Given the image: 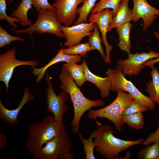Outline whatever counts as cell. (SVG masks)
<instances>
[{
    "label": "cell",
    "mask_w": 159,
    "mask_h": 159,
    "mask_svg": "<svg viewBox=\"0 0 159 159\" xmlns=\"http://www.w3.org/2000/svg\"><path fill=\"white\" fill-rule=\"evenodd\" d=\"M59 78L61 82V90L69 94L73 103L74 115L71 123L73 132L79 133L80 122L83 114L93 107L102 106L104 101L100 99L92 100L86 98L63 66Z\"/></svg>",
    "instance_id": "obj_1"
},
{
    "label": "cell",
    "mask_w": 159,
    "mask_h": 159,
    "mask_svg": "<svg viewBox=\"0 0 159 159\" xmlns=\"http://www.w3.org/2000/svg\"><path fill=\"white\" fill-rule=\"evenodd\" d=\"M65 131L64 123L57 122L53 115H47L42 121L33 123L29 126L26 142V149L33 155L49 140Z\"/></svg>",
    "instance_id": "obj_2"
},
{
    "label": "cell",
    "mask_w": 159,
    "mask_h": 159,
    "mask_svg": "<svg viewBox=\"0 0 159 159\" xmlns=\"http://www.w3.org/2000/svg\"><path fill=\"white\" fill-rule=\"evenodd\" d=\"M94 141L97 152L107 159H119V153L131 146L142 144L144 139L128 141L116 137L115 132L109 125L99 126L95 131Z\"/></svg>",
    "instance_id": "obj_3"
},
{
    "label": "cell",
    "mask_w": 159,
    "mask_h": 159,
    "mask_svg": "<svg viewBox=\"0 0 159 159\" xmlns=\"http://www.w3.org/2000/svg\"><path fill=\"white\" fill-rule=\"evenodd\" d=\"M115 100L110 104L103 108L96 110L90 109L88 111V116L90 119H94L100 126L101 124L96 118H106L112 122L116 130L120 132L124 125L122 116L125 109L135 100L129 93L121 90L117 92Z\"/></svg>",
    "instance_id": "obj_4"
},
{
    "label": "cell",
    "mask_w": 159,
    "mask_h": 159,
    "mask_svg": "<svg viewBox=\"0 0 159 159\" xmlns=\"http://www.w3.org/2000/svg\"><path fill=\"white\" fill-rule=\"evenodd\" d=\"M37 16L36 21L27 28L17 29L12 27L11 29L17 34H26L29 35L32 40L34 33L41 35L45 33L51 34L59 38H65L61 30V24L57 18L55 8L41 9L38 12Z\"/></svg>",
    "instance_id": "obj_5"
},
{
    "label": "cell",
    "mask_w": 159,
    "mask_h": 159,
    "mask_svg": "<svg viewBox=\"0 0 159 159\" xmlns=\"http://www.w3.org/2000/svg\"><path fill=\"white\" fill-rule=\"evenodd\" d=\"M72 145L71 137L65 132L47 142L44 146L33 155L34 159H73L70 150Z\"/></svg>",
    "instance_id": "obj_6"
},
{
    "label": "cell",
    "mask_w": 159,
    "mask_h": 159,
    "mask_svg": "<svg viewBox=\"0 0 159 159\" xmlns=\"http://www.w3.org/2000/svg\"><path fill=\"white\" fill-rule=\"evenodd\" d=\"M106 74L110 79L111 83V90L112 91L117 92L121 90L125 92H127L135 100L146 105L150 111L154 110L155 107V103L149 97L139 91L132 82L125 78L118 65L115 69H107Z\"/></svg>",
    "instance_id": "obj_7"
},
{
    "label": "cell",
    "mask_w": 159,
    "mask_h": 159,
    "mask_svg": "<svg viewBox=\"0 0 159 159\" xmlns=\"http://www.w3.org/2000/svg\"><path fill=\"white\" fill-rule=\"evenodd\" d=\"M48 85L45 89L47 96V110L49 113L53 114L55 121L60 124L64 123L63 117L67 112L68 107L66 102L69 97V94L62 91L57 95L55 93L52 82V78L47 72L44 75Z\"/></svg>",
    "instance_id": "obj_8"
},
{
    "label": "cell",
    "mask_w": 159,
    "mask_h": 159,
    "mask_svg": "<svg viewBox=\"0 0 159 159\" xmlns=\"http://www.w3.org/2000/svg\"><path fill=\"white\" fill-rule=\"evenodd\" d=\"M16 47H14L0 54V81L4 83L7 91L10 80L16 67L25 65L30 66L33 68L39 64L38 62L36 60L18 59L16 58Z\"/></svg>",
    "instance_id": "obj_9"
},
{
    "label": "cell",
    "mask_w": 159,
    "mask_h": 159,
    "mask_svg": "<svg viewBox=\"0 0 159 159\" xmlns=\"http://www.w3.org/2000/svg\"><path fill=\"white\" fill-rule=\"evenodd\" d=\"M159 57V53L153 51L148 53H137L128 54V58L120 59L117 63L125 75L137 76L145 67L144 64L148 60Z\"/></svg>",
    "instance_id": "obj_10"
},
{
    "label": "cell",
    "mask_w": 159,
    "mask_h": 159,
    "mask_svg": "<svg viewBox=\"0 0 159 159\" xmlns=\"http://www.w3.org/2000/svg\"><path fill=\"white\" fill-rule=\"evenodd\" d=\"M84 0H57L52 5L56 9L57 19L64 26L69 27L74 22L78 15L77 7Z\"/></svg>",
    "instance_id": "obj_11"
},
{
    "label": "cell",
    "mask_w": 159,
    "mask_h": 159,
    "mask_svg": "<svg viewBox=\"0 0 159 159\" xmlns=\"http://www.w3.org/2000/svg\"><path fill=\"white\" fill-rule=\"evenodd\" d=\"M113 17L112 11L107 9L96 13H91L88 19L89 22L96 23L101 32L102 40L106 48V58L104 61L109 64L111 62L110 54L113 46L108 44L106 34Z\"/></svg>",
    "instance_id": "obj_12"
},
{
    "label": "cell",
    "mask_w": 159,
    "mask_h": 159,
    "mask_svg": "<svg viewBox=\"0 0 159 159\" xmlns=\"http://www.w3.org/2000/svg\"><path fill=\"white\" fill-rule=\"evenodd\" d=\"M133 7L132 10V21L137 22L143 19V30L145 31L157 17L159 16V9L150 5L147 0H132Z\"/></svg>",
    "instance_id": "obj_13"
},
{
    "label": "cell",
    "mask_w": 159,
    "mask_h": 159,
    "mask_svg": "<svg viewBox=\"0 0 159 159\" xmlns=\"http://www.w3.org/2000/svg\"><path fill=\"white\" fill-rule=\"evenodd\" d=\"M96 23H82L73 26L66 27L61 26V30L66 39L64 44L68 47L80 43L84 37H90L93 33Z\"/></svg>",
    "instance_id": "obj_14"
},
{
    "label": "cell",
    "mask_w": 159,
    "mask_h": 159,
    "mask_svg": "<svg viewBox=\"0 0 159 159\" xmlns=\"http://www.w3.org/2000/svg\"><path fill=\"white\" fill-rule=\"evenodd\" d=\"M34 97L29 92V89L25 88L23 97L17 107L15 109L9 110L4 105L0 100V119L2 121L9 125L13 126L18 124V116L21 109L29 102Z\"/></svg>",
    "instance_id": "obj_15"
},
{
    "label": "cell",
    "mask_w": 159,
    "mask_h": 159,
    "mask_svg": "<svg viewBox=\"0 0 159 159\" xmlns=\"http://www.w3.org/2000/svg\"><path fill=\"white\" fill-rule=\"evenodd\" d=\"M81 61V57L80 55L65 54L63 52L62 49H60L55 57L49 62L41 68H33L32 72L37 76L35 81L39 83L44 76L47 69L53 65L62 62L67 63H77Z\"/></svg>",
    "instance_id": "obj_16"
},
{
    "label": "cell",
    "mask_w": 159,
    "mask_h": 159,
    "mask_svg": "<svg viewBox=\"0 0 159 159\" xmlns=\"http://www.w3.org/2000/svg\"><path fill=\"white\" fill-rule=\"evenodd\" d=\"M81 65L83 67L86 81L90 82L96 86L100 90V95L102 98L108 97L111 86L109 76H107L103 78L92 73L89 69L85 59H83Z\"/></svg>",
    "instance_id": "obj_17"
},
{
    "label": "cell",
    "mask_w": 159,
    "mask_h": 159,
    "mask_svg": "<svg viewBox=\"0 0 159 159\" xmlns=\"http://www.w3.org/2000/svg\"><path fill=\"white\" fill-rule=\"evenodd\" d=\"M130 0H122L118 10L110 24L108 32L114 28L132 21V10L129 7Z\"/></svg>",
    "instance_id": "obj_18"
},
{
    "label": "cell",
    "mask_w": 159,
    "mask_h": 159,
    "mask_svg": "<svg viewBox=\"0 0 159 159\" xmlns=\"http://www.w3.org/2000/svg\"><path fill=\"white\" fill-rule=\"evenodd\" d=\"M132 25L127 22L116 27V31L119 36L118 46L120 49L128 54L131 53V44L130 35Z\"/></svg>",
    "instance_id": "obj_19"
},
{
    "label": "cell",
    "mask_w": 159,
    "mask_h": 159,
    "mask_svg": "<svg viewBox=\"0 0 159 159\" xmlns=\"http://www.w3.org/2000/svg\"><path fill=\"white\" fill-rule=\"evenodd\" d=\"M32 0H22L17 8L12 12V17L19 19L21 21L20 24L23 26H29L32 24L27 16L28 11L32 9Z\"/></svg>",
    "instance_id": "obj_20"
},
{
    "label": "cell",
    "mask_w": 159,
    "mask_h": 159,
    "mask_svg": "<svg viewBox=\"0 0 159 159\" xmlns=\"http://www.w3.org/2000/svg\"><path fill=\"white\" fill-rule=\"evenodd\" d=\"M151 69L152 71L150 74L152 80L146 84L147 87L145 90L152 101L159 106V73L158 70L154 66Z\"/></svg>",
    "instance_id": "obj_21"
},
{
    "label": "cell",
    "mask_w": 159,
    "mask_h": 159,
    "mask_svg": "<svg viewBox=\"0 0 159 159\" xmlns=\"http://www.w3.org/2000/svg\"><path fill=\"white\" fill-rule=\"evenodd\" d=\"M63 65L76 85L81 87L86 81L82 65H78L76 63H66Z\"/></svg>",
    "instance_id": "obj_22"
},
{
    "label": "cell",
    "mask_w": 159,
    "mask_h": 159,
    "mask_svg": "<svg viewBox=\"0 0 159 159\" xmlns=\"http://www.w3.org/2000/svg\"><path fill=\"white\" fill-rule=\"evenodd\" d=\"M97 0H84L82 6L78 8L77 13L78 17L74 23L77 25L82 23H87V19L89 14L94 8Z\"/></svg>",
    "instance_id": "obj_23"
},
{
    "label": "cell",
    "mask_w": 159,
    "mask_h": 159,
    "mask_svg": "<svg viewBox=\"0 0 159 159\" xmlns=\"http://www.w3.org/2000/svg\"><path fill=\"white\" fill-rule=\"evenodd\" d=\"M122 0H100L96 3L91 13H96L107 9H112L114 16L117 12Z\"/></svg>",
    "instance_id": "obj_24"
},
{
    "label": "cell",
    "mask_w": 159,
    "mask_h": 159,
    "mask_svg": "<svg viewBox=\"0 0 159 159\" xmlns=\"http://www.w3.org/2000/svg\"><path fill=\"white\" fill-rule=\"evenodd\" d=\"M122 118L125 123L136 129L143 128L144 126V117L142 112L138 111L128 115H123Z\"/></svg>",
    "instance_id": "obj_25"
},
{
    "label": "cell",
    "mask_w": 159,
    "mask_h": 159,
    "mask_svg": "<svg viewBox=\"0 0 159 159\" xmlns=\"http://www.w3.org/2000/svg\"><path fill=\"white\" fill-rule=\"evenodd\" d=\"M79 137L83 146V149L85 155L86 159H95L94 154V150L96 146V144L93 138L95 136V132H92L87 139H84L82 135L79 133Z\"/></svg>",
    "instance_id": "obj_26"
},
{
    "label": "cell",
    "mask_w": 159,
    "mask_h": 159,
    "mask_svg": "<svg viewBox=\"0 0 159 159\" xmlns=\"http://www.w3.org/2000/svg\"><path fill=\"white\" fill-rule=\"evenodd\" d=\"M137 155L140 159H159V142H155L143 148Z\"/></svg>",
    "instance_id": "obj_27"
},
{
    "label": "cell",
    "mask_w": 159,
    "mask_h": 159,
    "mask_svg": "<svg viewBox=\"0 0 159 159\" xmlns=\"http://www.w3.org/2000/svg\"><path fill=\"white\" fill-rule=\"evenodd\" d=\"M100 35L99 28L96 23L93 33L89 37L88 42L92 50H98L102 59L105 60L106 58V54L101 45L102 41Z\"/></svg>",
    "instance_id": "obj_28"
},
{
    "label": "cell",
    "mask_w": 159,
    "mask_h": 159,
    "mask_svg": "<svg viewBox=\"0 0 159 159\" xmlns=\"http://www.w3.org/2000/svg\"><path fill=\"white\" fill-rule=\"evenodd\" d=\"M63 52L65 54L80 55L81 57H86L88 51L93 50L89 42L79 43L68 47L62 48Z\"/></svg>",
    "instance_id": "obj_29"
},
{
    "label": "cell",
    "mask_w": 159,
    "mask_h": 159,
    "mask_svg": "<svg viewBox=\"0 0 159 159\" xmlns=\"http://www.w3.org/2000/svg\"><path fill=\"white\" fill-rule=\"evenodd\" d=\"M16 41L26 42L23 38L11 35L0 25V48L10 45L11 42Z\"/></svg>",
    "instance_id": "obj_30"
},
{
    "label": "cell",
    "mask_w": 159,
    "mask_h": 159,
    "mask_svg": "<svg viewBox=\"0 0 159 159\" xmlns=\"http://www.w3.org/2000/svg\"><path fill=\"white\" fill-rule=\"evenodd\" d=\"M6 6V0H0V20L7 21L13 28L16 29L17 26L15 22L20 23L21 21L17 18L10 17L7 14Z\"/></svg>",
    "instance_id": "obj_31"
},
{
    "label": "cell",
    "mask_w": 159,
    "mask_h": 159,
    "mask_svg": "<svg viewBox=\"0 0 159 159\" xmlns=\"http://www.w3.org/2000/svg\"><path fill=\"white\" fill-rule=\"evenodd\" d=\"M148 110V107L146 105L135 100L125 109L122 115H130L138 111L145 112Z\"/></svg>",
    "instance_id": "obj_32"
},
{
    "label": "cell",
    "mask_w": 159,
    "mask_h": 159,
    "mask_svg": "<svg viewBox=\"0 0 159 159\" xmlns=\"http://www.w3.org/2000/svg\"><path fill=\"white\" fill-rule=\"evenodd\" d=\"M32 5L37 12L41 9H50L54 7L49 3L48 0H32Z\"/></svg>",
    "instance_id": "obj_33"
},
{
    "label": "cell",
    "mask_w": 159,
    "mask_h": 159,
    "mask_svg": "<svg viewBox=\"0 0 159 159\" xmlns=\"http://www.w3.org/2000/svg\"><path fill=\"white\" fill-rule=\"evenodd\" d=\"M158 127L157 130L154 132L149 135L143 142L142 144L144 145L147 146L152 143L159 142V120L158 121Z\"/></svg>",
    "instance_id": "obj_34"
},
{
    "label": "cell",
    "mask_w": 159,
    "mask_h": 159,
    "mask_svg": "<svg viewBox=\"0 0 159 159\" xmlns=\"http://www.w3.org/2000/svg\"><path fill=\"white\" fill-rule=\"evenodd\" d=\"M153 34L157 38V40L159 41V32L154 31L153 32ZM159 61V57L156 58L155 59H151L147 62L144 64V66L145 67L146 66H148L150 68H151L154 67V64L157 63Z\"/></svg>",
    "instance_id": "obj_35"
},
{
    "label": "cell",
    "mask_w": 159,
    "mask_h": 159,
    "mask_svg": "<svg viewBox=\"0 0 159 159\" xmlns=\"http://www.w3.org/2000/svg\"><path fill=\"white\" fill-rule=\"evenodd\" d=\"M7 137L3 133L0 134V150L4 149L6 146Z\"/></svg>",
    "instance_id": "obj_36"
},
{
    "label": "cell",
    "mask_w": 159,
    "mask_h": 159,
    "mask_svg": "<svg viewBox=\"0 0 159 159\" xmlns=\"http://www.w3.org/2000/svg\"><path fill=\"white\" fill-rule=\"evenodd\" d=\"M13 0H9V2L8 3L9 4H11L13 1Z\"/></svg>",
    "instance_id": "obj_37"
},
{
    "label": "cell",
    "mask_w": 159,
    "mask_h": 159,
    "mask_svg": "<svg viewBox=\"0 0 159 159\" xmlns=\"http://www.w3.org/2000/svg\"><path fill=\"white\" fill-rule=\"evenodd\" d=\"M53 0V1H56L57 0Z\"/></svg>",
    "instance_id": "obj_38"
}]
</instances>
